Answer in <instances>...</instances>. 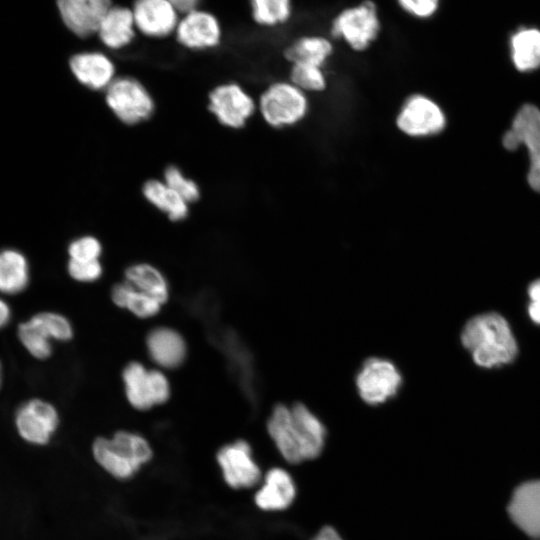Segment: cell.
<instances>
[{"label": "cell", "mask_w": 540, "mask_h": 540, "mask_svg": "<svg viewBox=\"0 0 540 540\" xmlns=\"http://www.w3.org/2000/svg\"><path fill=\"white\" fill-rule=\"evenodd\" d=\"M267 430L280 454L291 464L318 457L324 447L323 423L301 403L276 405L268 418Z\"/></svg>", "instance_id": "1"}, {"label": "cell", "mask_w": 540, "mask_h": 540, "mask_svg": "<svg viewBox=\"0 0 540 540\" xmlns=\"http://www.w3.org/2000/svg\"><path fill=\"white\" fill-rule=\"evenodd\" d=\"M462 345L480 367L495 368L511 363L518 345L507 320L496 312L470 318L461 332Z\"/></svg>", "instance_id": "2"}, {"label": "cell", "mask_w": 540, "mask_h": 540, "mask_svg": "<svg viewBox=\"0 0 540 540\" xmlns=\"http://www.w3.org/2000/svg\"><path fill=\"white\" fill-rule=\"evenodd\" d=\"M97 464L111 476L125 480L134 476L153 457L149 441L141 434L119 430L111 437L100 436L92 444Z\"/></svg>", "instance_id": "3"}, {"label": "cell", "mask_w": 540, "mask_h": 540, "mask_svg": "<svg viewBox=\"0 0 540 540\" xmlns=\"http://www.w3.org/2000/svg\"><path fill=\"white\" fill-rule=\"evenodd\" d=\"M104 92L108 108L124 124H140L154 113L153 97L146 87L133 77H116Z\"/></svg>", "instance_id": "4"}, {"label": "cell", "mask_w": 540, "mask_h": 540, "mask_svg": "<svg viewBox=\"0 0 540 540\" xmlns=\"http://www.w3.org/2000/svg\"><path fill=\"white\" fill-rule=\"evenodd\" d=\"M308 108L306 93L291 82L273 83L259 98L261 116L274 128L297 124L306 116Z\"/></svg>", "instance_id": "5"}, {"label": "cell", "mask_w": 540, "mask_h": 540, "mask_svg": "<svg viewBox=\"0 0 540 540\" xmlns=\"http://www.w3.org/2000/svg\"><path fill=\"white\" fill-rule=\"evenodd\" d=\"M502 143L507 150H516L522 145L527 149L530 160L527 181L540 193V109L533 104L521 106Z\"/></svg>", "instance_id": "6"}, {"label": "cell", "mask_w": 540, "mask_h": 540, "mask_svg": "<svg viewBox=\"0 0 540 540\" xmlns=\"http://www.w3.org/2000/svg\"><path fill=\"white\" fill-rule=\"evenodd\" d=\"M74 334L70 321L55 312H41L18 327V336L35 358L44 360L52 354L51 340L69 341Z\"/></svg>", "instance_id": "7"}, {"label": "cell", "mask_w": 540, "mask_h": 540, "mask_svg": "<svg viewBox=\"0 0 540 540\" xmlns=\"http://www.w3.org/2000/svg\"><path fill=\"white\" fill-rule=\"evenodd\" d=\"M379 31L377 8L371 1L343 10L332 24V34L342 38L355 51L367 49Z\"/></svg>", "instance_id": "8"}, {"label": "cell", "mask_w": 540, "mask_h": 540, "mask_svg": "<svg viewBox=\"0 0 540 540\" xmlns=\"http://www.w3.org/2000/svg\"><path fill=\"white\" fill-rule=\"evenodd\" d=\"M401 385V373L391 361L383 358H369L356 375L358 394L370 405L382 404L394 397Z\"/></svg>", "instance_id": "9"}, {"label": "cell", "mask_w": 540, "mask_h": 540, "mask_svg": "<svg viewBox=\"0 0 540 540\" xmlns=\"http://www.w3.org/2000/svg\"><path fill=\"white\" fill-rule=\"evenodd\" d=\"M396 125L409 137L424 138L442 132L446 126V116L434 100L415 94L404 102L397 115Z\"/></svg>", "instance_id": "10"}, {"label": "cell", "mask_w": 540, "mask_h": 540, "mask_svg": "<svg viewBox=\"0 0 540 540\" xmlns=\"http://www.w3.org/2000/svg\"><path fill=\"white\" fill-rule=\"evenodd\" d=\"M208 108L221 125L239 129L254 114L256 103L239 84L230 82L220 84L210 91Z\"/></svg>", "instance_id": "11"}, {"label": "cell", "mask_w": 540, "mask_h": 540, "mask_svg": "<svg viewBox=\"0 0 540 540\" xmlns=\"http://www.w3.org/2000/svg\"><path fill=\"white\" fill-rule=\"evenodd\" d=\"M216 460L226 484L233 489L250 488L261 478L251 446L245 440H236L222 446Z\"/></svg>", "instance_id": "12"}, {"label": "cell", "mask_w": 540, "mask_h": 540, "mask_svg": "<svg viewBox=\"0 0 540 540\" xmlns=\"http://www.w3.org/2000/svg\"><path fill=\"white\" fill-rule=\"evenodd\" d=\"M57 409L49 402L32 399L16 412L15 425L19 435L28 443H48L59 425Z\"/></svg>", "instance_id": "13"}, {"label": "cell", "mask_w": 540, "mask_h": 540, "mask_svg": "<svg viewBox=\"0 0 540 540\" xmlns=\"http://www.w3.org/2000/svg\"><path fill=\"white\" fill-rule=\"evenodd\" d=\"M175 34L182 46L192 50H203L219 44L221 28L211 13L195 9L185 13L178 21Z\"/></svg>", "instance_id": "14"}, {"label": "cell", "mask_w": 540, "mask_h": 540, "mask_svg": "<svg viewBox=\"0 0 540 540\" xmlns=\"http://www.w3.org/2000/svg\"><path fill=\"white\" fill-rule=\"evenodd\" d=\"M150 359L160 368H179L187 358L188 347L185 338L174 328L158 326L151 329L145 339Z\"/></svg>", "instance_id": "15"}, {"label": "cell", "mask_w": 540, "mask_h": 540, "mask_svg": "<svg viewBox=\"0 0 540 540\" xmlns=\"http://www.w3.org/2000/svg\"><path fill=\"white\" fill-rule=\"evenodd\" d=\"M508 513L527 536L540 539V480L527 481L515 489Z\"/></svg>", "instance_id": "16"}, {"label": "cell", "mask_w": 540, "mask_h": 540, "mask_svg": "<svg viewBox=\"0 0 540 540\" xmlns=\"http://www.w3.org/2000/svg\"><path fill=\"white\" fill-rule=\"evenodd\" d=\"M57 5L65 25L75 35L88 37L97 33L111 0H58Z\"/></svg>", "instance_id": "17"}, {"label": "cell", "mask_w": 540, "mask_h": 540, "mask_svg": "<svg viewBox=\"0 0 540 540\" xmlns=\"http://www.w3.org/2000/svg\"><path fill=\"white\" fill-rule=\"evenodd\" d=\"M135 27L149 37L175 32L178 11L168 0H136L132 9Z\"/></svg>", "instance_id": "18"}, {"label": "cell", "mask_w": 540, "mask_h": 540, "mask_svg": "<svg viewBox=\"0 0 540 540\" xmlns=\"http://www.w3.org/2000/svg\"><path fill=\"white\" fill-rule=\"evenodd\" d=\"M69 65L77 81L90 90L105 91L116 78L113 61L98 51L75 54Z\"/></svg>", "instance_id": "19"}, {"label": "cell", "mask_w": 540, "mask_h": 540, "mask_svg": "<svg viewBox=\"0 0 540 540\" xmlns=\"http://www.w3.org/2000/svg\"><path fill=\"white\" fill-rule=\"evenodd\" d=\"M135 28L132 9L123 6H111L104 15L97 34L107 48L118 50L132 41Z\"/></svg>", "instance_id": "20"}, {"label": "cell", "mask_w": 540, "mask_h": 540, "mask_svg": "<svg viewBox=\"0 0 540 540\" xmlns=\"http://www.w3.org/2000/svg\"><path fill=\"white\" fill-rule=\"evenodd\" d=\"M296 494L290 475L283 469L273 468L265 476L262 488L255 495L256 505L266 511L286 509Z\"/></svg>", "instance_id": "21"}, {"label": "cell", "mask_w": 540, "mask_h": 540, "mask_svg": "<svg viewBox=\"0 0 540 540\" xmlns=\"http://www.w3.org/2000/svg\"><path fill=\"white\" fill-rule=\"evenodd\" d=\"M138 291L147 294L163 305L169 300L170 287L165 275L154 265L134 263L124 271V279Z\"/></svg>", "instance_id": "22"}, {"label": "cell", "mask_w": 540, "mask_h": 540, "mask_svg": "<svg viewBox=\"0 0 540 540\" xmlns=\"http://www.w3.org/2000/svg\"><path fill=\"white\" fill-rule=\"evenodd\" d=\"M142 194L152 206L172 221H181L188 216L189 203L163 180H147L142 186Z\"/></svg>", "instance_id": "23"}, {"label": "cell", "mask_w": 540, "mask_h": 540, "mask_svg": "<svg viewBox=\"0 0 540 540\" xmlns=\"http://www.w3.org/2000/svg\"><path fill=\"white\" fill-rule=\"evenodd\" d=\"M510 56L520 72L540 68V30L532 27L518 29L510 38Z\"/></svg>", "instance_id": "24"}, {"label": "cell", "mask_w": 540, "mask_h": 540, "mask_svg": "<svg viewBox=\"0 0 540 540\" xmlns=\"http://www.w3.org/2000/svg\"><path fill=\"white\" fill-rule=\"evenodd\" d=\"M124 392L130 406L138 411L155 407L150 389L149 369L139 361L127 363L122 370Z\"/></svg>", "instance_id": "25"}, {"label": "cell", "mask_w": 540, "mask_h": 540, "mask_svg": "<svg viewBox=\"0 0 540 540\" xmlns=\"http://www.w3.org/2000/svg\"><path fill=\"white\" fill-rule=\"evenodd\" d=\"M110 297L115 306L127 310L140 319L156 316L163 306L158 300L138 291L125 280L112 287Z\"/></svg>", "instance_id": "26"}, {"label": "cell", "mask_w": 540, "mask_h": 540, "mask_svg": "<svg viewBox=\"0 0 540 540\" xmlns=\"http://www.w3.org/2000/svg\"><path fill=\"white\" fill-rule=\"evenodd\" d=\"M29 282L25 257L15 250L0 252V291L5 294L22 292Z\"/></svg>", "instance_id": "27"}, {"label": "cell", "mask_w": 540, "mask_h": 540, "mask_svg": "<svg viewBox=\"0 0 540 540\" xmlns=\"http://www.w3.org/2000/svg\"><path fill=\"white\" fill-rule=\"evenodd\" d=\"M333 52L329 40L319 36L298 39L285 50V57L292 64H307L322 67Z\"/></svg>", "instance_id": "28"}, {"label": "cell", "mask_w": 540, "mask_h": 540, "mask_svg": "<svg viewBox=\"0 0 540 540\" xmlns=\"http://www.w3.org/2000/svg\"><path fill=\"white\" fill-rule=\"evenodd\" d=\"M254 20L264 26L284 23L291 14L290 0H251Z\"/></svg>", "instance_id": "29"}, {"label": "cell", "mask_w": 540, "mask_h": 540, "mask_svg": "<svg viewBox=\"0 0 540 540\" xmlns=\"http://www.w3.org/2000/svg\"><path fill=\"white\" fill-rule=\"evenodd\" d=\"M290 82L304 93L321 92L327 85L322 67L307 64H292Z\"/></svg>", "instance_id": "30"}, {"label": "cell", "mask_w": 540, "mask_h": 540, "mask_svg": "<svg viewBox=\"0 0 540 540\" xmlns=\"http://www.w3.org/2000/svg\"><path fill=\"white\" fill-rule=\"evenodd\" d=\"M162 180L189 204L197 201L200 197L198 184L187 177L177 166L166 167Z\"/></svg>", "instance_id": "31"}, {"label": "cell", "mask_w": 540, "mask_h": 540, "mask_svg": "<svg viewBox=\"0 0 540 540\" xmlns=\"http://www.w3.org/2000/svg\"><path fill=\"white\" fill-rule=\"evenodd\" d=\"M102 251L100 240L93 235L78 237L68 247L69 259L76 261L100 260Z\"/></svg>", "instance_id": "32"}, {"label": "cell", "mask_w": 540, "mask_h": 540, "mask_svg": "<svg viewBox=\"0 0 540 540\" xmlns=\"http://www.w3.org/2000/svg\"><path fill=\"white\" fill-rule=\"evenodd\" d=\"M67 269L70 277L81 283L95 282L103 274V266L100 260L76 261L69 259Z\"/></svg>", "instance_id": "33"}, {"label": "cell", "mask_w": 540, "mask_h": 540, "mask_svg": "<svg viewBox=\"0 0 540 540\" xmlns=\"http://www.w3.org/2000/svg\"><path fill=\"white\" fill-rule=\"evenodd\" d=\"M151 396L154 406L165 404L171 396V384L161 369H149Z\"/></svg>", "instance_id": "34"}, {"label": "cell", "mask_w": 540, "mask_h": 540, "mask_svg": "<svg viewBox=\"0 0 540 540\" xmlns=\"http://www.w3.org/2000/svg\"><path fill=\"white\" fill-rule=\"evenodd\" d=\"M440 0H398L402 9L416 18H429L438 9Z\"/></svg>", "instance_id": "35"}, {"label": "cell", "mask_w": 540, "mask_h": 540, "mask_svg": "<svg viewBox=\"0 0 540 540\" xmlns=\"http://www.w3.org/2000/svg\"><path fill=\"white\" fill-rule=\"evenodd\" d=\"M527 294L529 298L528 315L535 324L540 325V278L529 284Z\"/></svg>", "instance_id": "36"}, {"label": "cell", "mask_w": 540, "mask_h": 540, "mask_svg": "<svg viewBox=\"0 0 540 540\" xmlns=\"http://www.w3.org/2000/svg\"><path fill=\"white\" fill-rule=\"evenodd\" d=\"M179 12L188 13L196 9L199 0H168Z\"/></svg>", "instance_id": "37"}, {"label": "cell", "mask_w": 540, "mask_h": 540, "mask_svg": "<svg viewBox=\"0 0 540 540\" xmlns=\"http://www.w3.org/2000/svg\"><path fill=\"white\" fill-rule=\"evenodd\" d=\"M312 540H342V538L333 528L325 527Z\"/></svg>", "instance_id": "38"}, {"label": "cell", "mask_w": 540, "mask_h": 540, "mask_svg": "<svg viewBox=\"0 0 540 540\" xmlns=\"http://www.w3.org/2000/svg\"><path fill=\"white\" fill-rule=\"evenodd\" d=\"M11 312L9 306L0 299V328L4 327L10 320Z\"/></svg>", "instance_id": "39"}, {"label": "cell", "mask_w": 540, "mask_h": 540, "mask_svg": "<svg viewBox=\"0 0 540 540\" xmlns=\"http://www.w3.org/2000/svg\"><path fill=\"white\" fill-rule=\"evenodd\" d=\"M1 381H2V368H1V362H0V386H1Z\"/></svg>", "instance_id": "40"}]
</instances>
